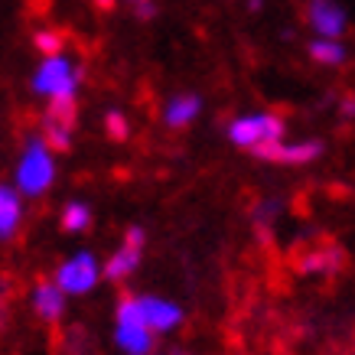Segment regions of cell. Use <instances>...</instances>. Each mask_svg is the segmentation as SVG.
Instances as JSON below:
<instances>
[{"mask_svg":"<svg viewBox=\"0 0 355 355\" xmlns=\"http://www.w3.org/2000/svg\"><path fill=\"white\" fill-rule=\"evenodd\" d=\"M55 183V150L46 144L43 134H33L23 144V153L13 170V186L26 199H40L53 189Z\"/></svg>","mask_w":355,"mask_h":355,"instance_id":"6da1fadb","label":"cell"},{"mask_svg":"<svg viewBox=\"0 0 355 355\" xmlns=\"http://www.w3.org/2000/svg\"><path fill=\"white\" fill-rule=\"evenodd\" d=\"M114 345L124 355H153L157 333L140 310L137 293H124L114 303Z\"/></svg>","mask_w":355,"mask_h":355,"instance_id":"7a4b0ae2","label":"cell"},{"mask_svg":"<svg viewBox=\"0 0 355 355\" xmlns=\"http://www.w3.org/2000/svg\"><path fill=\"white\" fill-rule=\"evenodd\" d=\"M287 134V124L280 114L274 111H258V114H241L228 124V140L241 147V150L254 153L264 144H274V140H284Z\"/></svg>","mask_w":355,"mask_h":355,"instance_id":"3957f363","label":"cell"},{"mask_svg":"<svg viewBox=\"0 0 355 355\" xmlns=\"http://www.w3.org/2000/svg\"><path fill=\"white\" fill-rule=\"evenodd\" d=\"M105 277V264L92 254V251H76L65 261H59L53 280L62 287L69 297H88Z\"/></svg>","mask_w":355,"mask_h":355,"instance_id":"277c9868","label":"cell"},{"mask_svg":"<svg viewBox=\"0 0 355 355\" xmlns=\"http://www.w3.org/2000/svg\"><path fill=\"white\" fill-rule=\"evenodd\" d=\"M82 69L72 65L65 55H46L40 69L33 72V92L43 98H65V95H78L82 85Z\"/></svg>","mask_w":355,"mask_h":355,"instance_id":"5b68a950","label":"cell"},{"mask_svg":"<svg viewBox=\"0 0 355 355\" xmlns=\"http://www.w3.org/2000/svg\"><path fill=\"white\" fill-rule=\"evenodd\" d=\"M144 248H147V228L144 225H128L121 245L114 248V254H108L105 261V280H130L140 268V258H144Z\"/></svg>","mask_w":355,"mask_h":355,"instance_id":"8992f818","label":"cell"},{"mask_svg":"<svg viewBox=\"0 0 355 355\" xmlns=\"http://www.w3.org/2000/svg\"><path fill=\"white\" fill-rule=\"evenodd\" d=\"M254 157L264 163H280V166H306V163L323 157V140H274L254 150Z\"/></svg>","mask_w":355,"mask_h":355,"instance_id":"52a82bcc","label":"cell"},{"mask_svg":"<svg viewBox=\"0 0 355 355\" xmlns=\"http://www.w3.org/2000/svg\"><path fill=\"white\" fill-rule=\"evenodd\" d=\"M137 303H140V310H144L147 323H150V329L157 336L176 333V329L186 323V310L176 300H170V297H160V293H137Z\"/></svg>","mask_w":355,"mask_h":355,"instance_id":"ba28073f","label":"cell"},{"mask_svg":"<svg viewBox=\"0 0 355 355\" xmlns=\"http://www.w3.org/2000/svg\"><path fill=\"white\" fill-rule=\"evenodd\" d=\"M65 303H69V293H65L53 277H40L33 284L30 306H33V313H36V320H43V323H49V326L62 323Z\"/></svg>","mask_w":355,"mask_h":355,"instance_id":"9c48e42d","label":"cell"},{"mask_svg":"<svg viewBox=\"0 0 355 355\" xmlns=\"http://www.w3.org/2000/svg\"><path fill=\"white\" fill-rule=\"evenodd\" d=\"M345 268V251L339 245H320L303 251V258L297 261V270L303 277H336Z\"/></svg>","mask_w":355,"mask_h":355,"instance_id":"30bf717a","label":"cell"},{"mask_svg":"<svg viewBox=\"0 0 355 355\" xmlns=\"http://www.w3.org/2000/svg\"><path fill=\"white\" fill-rule=\"evenodd\" d=\"M306 20L316 33H320V40H339L345 33V10L336 3V0H310V7H306Z\"/></svg>","mask_w":355,"mask_h":355,"instance_id":"8fae6325","label":"cell"},{"mask_svg":"<svg viewBox=\"0 0 355 355\" xmlns=\"http://www.w3.org/2000/svg\"><path fill=\"white\" fill-rule=\"evenodd\" d=\"M23 199L26 196L17 189V186L0 183V245H7L20 235L23 225Z\"/></svg>","mask_w":355,"mask_h":355,"instance_id":"7c38bea8","label":"cell"},{"mask_svg":"<svg viewBox=\"0 0 355 355\" xmlns=\"http://www.w3.org/2000/svg\"><path fill=\"white\" fill-rule=\"evenodd\" d=\"M199 111H202V98L199 95H193V92L173 95L170 101H166V108H163V124L170 130H183L199 118Z\"/></svg>","mask_w":355,"mask_h":355,"instance_id":"4fadbf2b","label":"cell"},{"mask_svg":"<svg viewBox=\"0 0 355 355\" xmlns=\"http://www.w3.org/2000/svg\"><path fill=\"white\" fill-rule=\"evenodd\" d=\"M92 205L82 202V199H72V202H65L62 216H59V225H62L65 235H82L92 228Z\"/></svg>","mask_w":355,"mask_h":355,"instance_id":"5bb4252c","label":"cell"},{"mask_svg":"<svg viewBox=\"0 0 355 355\" xmlns=\"http://www.w3.org/2000/svg\"><path fill=\"white\" fill-rule=\"evenodd\" d=\"M43 121H53V124H62V128L76 130V121H78V101H76V95L49 98V108H46V118Z\"/></svg>","mask_w":355,"mask_h":355,"instance_id":"9a60e30c","label":"cell"},{"mask_svg":"<svg viewBox=\"0 0 355 355\" xmlns=\"http://www.w3.org/2000/svg\"><path fill=\"white\" fill-rule=\"evenodd\" d=\"M306 53H310L313 62H320V65H343L345 55H349L339 40H313L306 46Z\"/></svg>","mask_w":355,"mask_h":355,"instance_id":"2e32d148","label":"cell"},{"mask_svg":"<svg viewBox=\"0 0 355 355\" xmlns=\"http://www.w3.org/2000/svg\"><path fill=\"white\" fill-rule=\"evenodd\" d=\"M43 137H46V144H49L55 153H69V150H72V130L62 128V124L43 121Z\"/></svg>","mask_w":355,"mask_h":355,"instance_id":"e0dca14e","label":"cell"},{"mask_svg":"<svg viewBox=\"0 0 355 355\" xmlns=\"http://www.w3.org/2000/svg\"><path fill=\"white\" fill-rule=\"evenodd\" d=\"M33 46H36L43 55H62L65 36L59 30H40L36 36H33Z\"/></svg>","mask_w":355,"mask_h":355,"instance_id":"ac0fdd59","label":"cell"},{"mask_svg":"<svg viewBox=\"0 0 355 355\" xmlns=\"http://www.w3.org/2000/svg\"><path fill=\"white\" fill-rule=\"evenodd\" d=\"M105 134H108L111 140H128V134H130L128 118H124L121 111H108V114H105Z\"/></svg>","mask_w":355,"mask_h":355,"instance_id":"d6986e66","label":"cell"},{"mask_svg":"<svg viewBox=\"0 0 355 355\" xmlns=\"http://www.w3.org/2000/svg\"><path fill=\"white\" fill-rule=\"evenodd\" d=\"M137 17L140 20H153L157 17V3L153 0H137Z\"/></svg>","mask_w":355,"mask_h":355,"instance_id":"ffe728a7","label":"cell"},{"mask_svg":"<svg viewBox=\"0 0 355 355\" xmlns=\"http://www.w3.org/2000/svg\"><path fill=\"white\" fill-rule=\"evenodd\" d=\"M343 118H355V98L352 95L343 101Z\"/></svg>","mask_w":355,"mask_h":355,"instance_id":"44dd1931","label":"cell"},{"mask_svg":"<svg viewBox=\"0 0 355 355\" xmlns=\"http://www.w3.org/2000/svg\"><path fill=\"white\" fill-rule=\"evenodd\" d=\"M95 7H98V10H105V13H108L111 7H114V0H95Z\"/></svg>","mask_w":355,"mask_h":355,"instance_id":"7402d4cb","label":"cell"},{"mask_svg":"<svg viewBox=\"0 0 355 355\" xmlns=\"http://www.w3.org/2000/svg\"><path fill=\"white\" fill-rule=\"evenodd\" d=\"M173 355H196V352H173Z\"/></svg>","mask_w":355,"mask_h":355,"instance_id":"603a6c76","label":"cell"},{"mask_svg":"<svg viewBox=\"0 0 355 355\" xmlns=\"http://www.w3.org/2000/svg\"><path fill=\"white\" fill-rule=\"evenodd\" d=\"M134 3H137V0H134Z\"/></svg>","mask_w":355,"mask_h":355,"instance_id":"cb8c5ba5","label":"cell"}]
</instances>
